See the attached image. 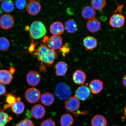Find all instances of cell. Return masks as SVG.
<instances>
[{
    "label": "cell",
    "instance_id": "obj_1",
    "mask_svg": "<svg viewBox=\"0 0 126 126\" xmlns=\"http://www.w3.org/2000/svg\"><path fill=\"white\" fill-rule=\"evenodd\" d=\"M33 54L37 56L39 61L44 63L48 67L52 66L55 60L58 57L57 52L50 49L45 45H41Z\"/></svg>",
    "mask_w": 126,
    "mask_h": 126
},
{
    "label": "cell",
    "instance_id": "obj_2",
    "mask_svg": "<svg viewBox=\"0 0 126 126\" xmlns=\"http://www.w3.org/2000/svg\"><path fill=\"white\" fill-rule=\"evenodd\" d=\"M30 33L33 39H37L45 36L47 30L45 25L40 21H35L32 24L29 29Z\"/></svg>",
    "mask_w": 126,
    "mask_h": 126
},
{
    "label": "cell",
    "instance_id": "obj_3",
    "mask_svg": "<svg viewBox=\"0 0 126 126\" xmlns=\"http://www.w3.org/2000/svg\"><path fill=\"white\" fill-rule=\"evenodd\" d=\"M54 94L61 100H67L71 97L72 91L70 87L66 83L60 82L57 85Z\"/></svg>",
    "mask_w": 126,
    "mask_h": 126
},
{
    "label": "cell",
    "instance_id": "obj_4",
    "mask_svg": "<svg viewBox=\"0 0 126 126\" xmlns=\"http://www.w3.org/2000/svg\"><path fill=\"white\" fill-rule=\"evenodd\" d=\"M41 96L40 91L35 88H29L25 93V98L30 103L34 104L38 102Z\"/></svg>",
    "mask_w": 126,
    "mask_h": 126
},
{
    "label": "cell",
    "instance_id": "obj_5",
    "mask_svg": "<svg viewBox=\"0 0 126 126\" xmlns=\"http://www.w3.org/2000/svg\"><path fill=\"white\" fill-rule=\"evenodd\" d=\"M125 22V18L124 15L119 13H115L110 17L109 23L112 27L115 28H122Z\"/></svg>",
    "mask_w": 126,
    "mask_h": 126
},
{
    "label": "cell",
    "instance_id": "obj_6",
    "mask_svg": "<svg viewBox=\"0 0 126 126\" xmlns=\"http://www.w3.org/2000/svg\"><path fill=\"white\" fill-rule=\"evenodd\" d=\"M81 103L79 100L75 96L70 97L64 103L66 109L73 113L79 109Z\"/></svg>",
    "mask_w": 126,
    "mask_h": 126
},
{
    "label": "cell",
    "instance_id": "obj_7",
    "mask_svg": "<svg viewBox=\"0 0 126 126\" xmlns=\"http://www.w3.org/2000/svg\"><path fill=\"white\" fill-rule=\"evenodd\" d=\"M15 23L14 17L9 14H4L0 18V26L4 30L10 29L13 26Z\"/></svg>",
    "mask_w": 126,
    "mask_h": 126
},
{
    "label": "cell",
    "instance_id": "obj_8",
    "mask_svg": "<svg viewBox=\"0 0 126 126\" xmlns=\"http://www.w3.org/2000/svg\"><path fill=\"white\" fill-rule=\"evenodd\" d=\"M63 43V39L60 36L52 35L49 38L46 43L49 48L55 51L60 48Z\"/></svg>",
    "mask_w": 126,
    "mask_h": 126
},
{
    "label": "cell",
    "instance_id": "obj_9",
    "mask_svg": "<svg viewBox=\"0 0 126 126\" xmlns=\"http://www.w3.org/2000/svg\"><path fill=\"white\" fill-rule=\"evenodd\" d=\"M75 96L79 100L84 101L89 98L91 94V92L89 87L83 85L79 87L76 91Z\"/></svg>",
    "mask_w": 126,
    "mask_h": 126
},
{
    "label": "cell",
    "instance_id": "obj_10",
    "mask_svg": "<svg viewBox=\"0 0 126 126\" xmlns=\"http://www.w3.org/2000/svg\"><path fill=\"white\" fill-rule=\"evenodd\" d=\"M26 79L28 84L31 86H35L40 83L41 77L39 72L35 71H31L27 74Z\"/></svg>",
    "mask_w": 126,
    "mask_h": 126
},
{
    "label": "cell",
    "instance_id": "obj_11",
    "mask_svg": "<svg viewBox=\"0 0 126 126\" xmlns=\"http://www.w3.org/2000/svg\"><path fill=\"white\" fill-rule=\"evenodd\" d=\"M41 9V6L38 1L31 0L26 6L27 11L30 15L35 16L37 15Z\"/></svg>",
    "mask_w": 126,
    "mask_h": 126
},
{
    "label": "cell",
    "instance_id": "obj_12",
    "mask_svg": "<svg viewBox=\"0 0 126 126\" xmlns=\"http://www.w3.org/2000/svg\"><path fill=\"white\" fill-rule=\"evenodd\" d=\"M31 111L33 117L37 119H42L45 116L46 112L45 108L39 104L33 106L31 108Z\"/></svg>",
    "mask_w": 126,
    "mask_h": 126
},
{
    "label": "cell",
    "instance_id": "obj_13",
    "mask_svg": "<svg viewBox=\"0 0 126 126\" xmlns=\"http://www.w3.org/2000/svg\"><path fill=\"white\" fill-rule=\"evenodd\" d=\"M101 27L100 21L95 18L88 20L86 24L87 29L92 33L98 32L100 30Z\"/></svg>",
    "mask_w": 126,
    "mask_h": 126
},
{
    "label": "cell",
    "instance_id": "obj_14",
    "mask_svg": "<svg viewBox=\"0 0 126 126\" xmlns=\"http://www.w3.org/2000/svg\"><path fill=\"white\" fill-rule=\"evenodd\" d=\"M86 74L82 70L75 71L72 75V79L75 84L80 85L84 84L86 81Z\"/></svg>",
    "mask_w": 126,
    "mask_h": 126
},
{
    "label": "cell",
    "instance_id": "obj_15",
    "mask_svg": "<svg viewBox=\"0 0 126 126\" xmlns=\"http://www.w3.org/2000/svg\"><path fill=\"white\" fill-rule=\"evenodd\" d=\"M103 83L99 79H94L92 80L90 83L89 88L92 94H97L100 93L103 88Z\"/></svg>",
    "mask_w": 126,
    "mask_h": 126
},
{
    "label": "cell",
    "instance_id": "obj_16",
    "mask_svg": "<svg viewBox=\"0 0 126 126\" xmlns=\"http://www.w3.org/2000/svg\"><path fill=\"white\" fill-rule=\"evenodd\" d=\"M83 44L86 50L92 51L96 48L98 42L95 38L91 36L85 37L83 41Z\"/></svg>",
    "mask_w": 126,
    "mask_h": 126
},
{
    "label": "cell",
    "instance_id": "obj_17",
    "mask_svg": "<svg viewBox=\"0 0 126 126\" xmlns=\"http://www.w3.org/2000/svg\"><path fill=\"white\" fill-rule=\"evenodd\" d=\"M50 31L53 35L59 36L63 33L64 31V27L62 23L56 21L51 25Z\"/></svg>",
    "mask_w": 126,
    "mask_h": 126
},
{
    "label": "cell",
    "instance_id": "obj_18",
    "mask_svg": "<svg viewBox=\"0 0 126 126\" xmlns=\"http://www.w3.org/2000/svg\"><path fill=\"white\" fill-rule=\"evenodd\" d=\"M81 14L82 17L84 19L89 20L95 18L96 12L91 6H87L83 8Z\"/></svg>",
    "mask_w": 126,
    "mask_h": 126
},
{
    "label": "cell",
    "instance_id": "obj_19",
    "mask_svg": "<svg viewBox=\"0 0 126 126\" xmlns=\"http://www.w3.org/2000/svg\"><path fill=\"white\" fill-rule=\"evenodd\" d=\"M13 74L10 70H0V83L6 85L10 84L13 78Z\"/></svg>",
    "mask_w": 126,
    "mask_h": 126
},
{
    "label": "cell",
    "instance_id": "obj_20",
    "mask_svg": "<svg viewBox=\"0 0 126 126\" xmlns=\"http://www.w3.org/2000/svg\"><path fill=\"white\" fill-rule=\"evenodd\" d=\"M55 74L57 76L63 77L65 76L68 69V65L66 63L60 61L55 64Z\"/></svg>",
    "mask_w": 126,
    "mask_h": 126
},
{
    "label": "cell",
    "instance_id": "obj_21",
    "mask_svg": "<svg viewBox=\"0 0 126 126\" xmlns=\"http://www.w3.org/2000/svg\"><path fill=\"white\" fill-rule=\"evenodd\" d=\"M92 126H107V121L104 116L101 114L95 115L91 119Z\"/></svg>",
    "mask_w": 126,
    "mask_h": 126
},
{
    "label": "cell",
    "instance_id": "obj_22",
    "mask_svg": "<svg viewBox=\"0 0 126 126\" xmlns=\"http://www.w3.org/2000/svg\"><path fill=\"white\" fill-rule=\"evenodd\" d=\"M41 101L45 106H49L53 104L55 101L54 96L49 92L44 93L41 95Z\"/></svg>",
    "mask_w": 126,
    "mask_h": 126
},
{
    "label": "cell",
    "instance_id": "obj_23",
    "mask_svg": "<svg viewBox=\"0 0 126 126\" xmlns=\"http://www.w3.org/2000/svg\"><path fill=\"white\" fill-rule=\"evenodd\" d=\"M20 100V97H17L16 101L11 106L13 111L16 114H21L24 111L25 105Z\"/></svg>",
    "mask_w": 126,
    "mask_h": 126
},
{
    "label": "cell",
    "instance_id": "obj_24",
    "mask_svg": "<svg viewBox=\"0 0 126 126\" xmlns=\"http://www.w3.org/2000/svg\"><path fill=\"white\" fill-rule=\"evenodd\" d=\"M64 28L68 32L74 33L78 30V26L75 21L73 19L67 20L64 24Z\"/></svg>",
    "mask_w": 126,
    "mask_h": 126
},
{
    "label": "cell",
    "instance_id": "obj_25",
    "mask_svg": "<svg viewBox=\"0 0 126 126\" xmlns=\"http://www.w3.org/2000/svg\"><path fill=\"white\" fill-rule=\"evenodd\" d=\"M74 122L73 118L70 114H64L61 116L60 124L61 126H71Z\"/></svg>",
    "mask_w": 126,
    "mask_h": 126
},
{
    "label": "cell",
    "instance_id": "obj_26",
    "mask_svg": "<svg viewBox=\"0 0 126 126\" xmlns=\"http://www.w3.org/2000/svg\"><path fill=\"white\" fill-rule=\"evenodd\" d=\"M106 3L105 0H92L91 1V6L95 10H102L105 7Z\"/></svg>",
    "mask_w": 126,
    "mask_h": 126
},
{
    "label": "cell",
    "instance_id": "obj_27",
    "mask_svg": "<svg viewBox=\"0 0 126 126\" xmlns=\"http://www.w3.org/2000/svg\"><path fill=\"white\" fill-rule=\"evenodd\" d=\"M1 6L3 11L6 12H12L15 9L14 3L11 0L4 1L1 3Z\"/></svg>",
    "mask_w": 126,
    "mask_h": 126
},
{
    "label": "cell",
    "instance_id": "obj_28",
    "mask_svg": "<svg viewBox=\"0 0 126 126\" xmlns=\"http://www.w3.org/2000/svg\"><path fill=\"white\" fill-rule=\"evenodd\" d=\"M10 43L8 39L5 37L0 38V50L6 51L9 49Z\"/></svg>",
    "mask_w": 126,
    "mask_h": 126
},
{
    "label": "cell",
    "instance_id": "obj_29",
    "mask_svg": "<svg viewBox=\"0 0 126 126\" xmlns=\"http://www.w3.org/2000/svg\"><path fill=\"white\" fill-rule=\"evenodd\" d=\"M12 119V118L7 113L0 111V126H5Z\"/></svg>",
    "mask_w": 126,
    "mask_h": 126
},
{
    "label": "cell",
    "instance_id": "obj_30",
    "mask_svg": "<svg viewBox=\"0 0 126 126\" xmlns=\"http://www.w3.org/2000/svg\"><path fill=\"white\" fill-rule=\"evenodd\" d=\"M15 126H34V125L32 121L26 118L23 120L16 124Z\"/></svg>",
    "mask_w": 126,
    "mask_h": 126
},
{
    "label": "cell",
    "instance_id": "obj_31",
    "mask_svg": "<svg viewBox=\"0 0 126 126\" xmlns=\"http://www.w3.org/2000/svg\"><path fill=\"white\" fill-rule=\"evenodd\" d=\"M6 96H7V98H6V102L8 103L7 105L9 108L16 101L17 97L16 98L15 96L11 94H7Z\"/></svg>",
    "mask_w": 126,
    "mask_h": 126
},
{
    "label": "cell",
    "instance_id": "obj_32",
    "mask_svg": "<svg viewBox=\"0 0 126 126\" xmlns=\"http://www.w3.org/2000/svg\"><path fill=\"white\" fill-rule=\"evenodd\" d=\"M40 126H56V125L53 120L48 119L43 121L41 124Z\"/></svg>",
    "mask_w": 126,
    "mask_h": 126
},
{
    "label": "cell",
    "instance_id": "obj_33",
    "mask_svg": "<svg viewBox=\"0 0 126 126\" xmlns=\"http://www.w3.org/2000/svg\"><path fill=\"white\" fill-rule=\"evenodd\" d=\"M15 4L17 8L19 10H22L26 7V2L24 0H18L16 1Z\"/></svg>",
    "mask_w": 126,
    "mask_h": 126
},
{
    "label": "cell",
    "instance_id": "obj_34",
    "mask_svg": "<svg viewBox=\"0 0 126 126\" xmlns=\"http://www.w3.org/2000/svg\"><path fill=\"white\" fill-rule=\"evenodd\" d=\"M60 51L62 53L63 56H65L66 54L68 53L70 50V48L68 47H67L65 45L63 47H61L60 48Z\"/></svg>",
    "mask_w": 126,
    "mask_h": 126
},
{
    "label": "cell",
    "instance_id": "obj_35",
    "mask_svg": "<svg viewBox=\"0 0 126 126\" xmlns=\"http://www.w3.org/2000/svg\"><path fill=\"white\" fill-rule=\"evenodd\" d=\"M6 94L5 87L0 83V96L5 95Z\"/></svg>",
    "mask_w": 126,
    "mask_h": 126
},
{
    "label": "cell",
    "instance_id": "obj_36",
    "mask_svg": "<svg viewBox=\"0 0 126 126\" xmlns=\"http://www.w3.org/2000/svg\"><path fill=\"white\" fill-rule=\"evenodd\" d=\"M39 70L41 71L45 72H46L47 71V69L46 67L45 64L43 63H42L40 64L39 67Z\"/></svg>",
    "mask_w": 126,
    "mask_h": 126
},
{
    "label": "cell",
    "instance_id": "obj_37",
    "mask_svg": "<svg viewBox=\"0 0 126 126\" xmlns=\"http://www.w3.org/2000/svg\"><path fill=\"white\" fill-rule=\"evenodd\" d=\"M123 6L124 5H119L118 6L116 10L114 11V12H119V14H122V9Z\"/></svg>",
    "mask_w": 126,
    "mask_h": 126
},
{
    "label": "cell",
    "instance_id": "obj_38",
    "mask_svg": "<svg viewBox=\"0 0 126 126\" xmlns=\"http://www.w3.org/2000/svg\"><path fill=\"white\" fill-rule=\"evenodd\" d=\"M122 82L123 85L126 87V74L123 77Z\"/></svg>",
    "mask_w": 126,
    "mask_h": 126
},
{
    "label": "cell",
    "instance_id": "obj_39",
    "mask_svg": "<svg viewBox=\"0 0 126 126\" xmlns=\"http://www.w3.org/2000/svg\"><path fill=\"white\" fill-rule=\"evenodd\" d=\"M49 37H47V36H46L45 37H44L43 39V42L44 43H47V41L48 40Z\"/></svg>",
    "mask_w": 126,
    "mask_h": 126
},
{
    "label": "cell",
    "instance_id": "obj_40",
    "mask_svg": "<svg viewBox=\"0 0 126 126\" xmlns=\"http://www.w3.org/2000/svg\"><path fill=\"white\" fill-rule=\"evenodd\" d=\"M124 114L125 117L126 118V103L125 106L124 108Z\"/></svg>",
    "mask_w": 126,
    "mask_h": 126
},
{
    "label": "cell",
    "instance_id": "obj_41",
    "mask_svg": "<svg viewBox=\"0 0 126 126\" xmlns=\"http://www.w3.org/2000/svg\"><path fill=\"white\" fill-rule=\"evenodd\" d=\"M1 13H2V12H1L0 9V15H1Z\"/></svg>",
    "mask_w": 126,
    "mask_h": 126
},
{
    "label": "cell",
    "instance_id": "obj_42",
    "mask_svg": "<svg viewBox=\"0 0 126 126\" xmlns=\"http://www.w3.org/2000/svg\"><path fill=\"white\" fill-rule=\"evenodd\" d=\"M4 0H0V2H1V1H2V2H3V1H4Z\"/></svg>",
    "mask_w": 126,
    "mask_h": 126
},
{
    "label": "cell",
    "instance_id": "obj_43",
    "mask_svg": "<svg viewBox=\"0 0 126 126\" xmlns=\"http://www.w3.org/2000/svg\"><path fill=\"white\" fill-rule=\"evenodd\" d=\"M1 63L0 62V67Z\"/></svg>",
    "mask_w": 126,
    "mask_h": 126
},
{
    "label": "cell",
    "instance_id": "obj_44",
    "mask_svg": "<svg viewBox=\"0 0 126 126\" xmlns=\"http://www.w3.org/2000/svg\"></svg>",
    "mask_w": 126,
    "mask_h": 126
}]
</instances>
